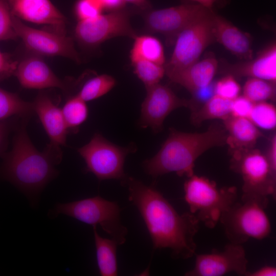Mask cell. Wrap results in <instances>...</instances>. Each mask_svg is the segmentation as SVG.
Returning a JSON list of instances; mask_svg holds the SVG:
<instances>
[{"mask_svg":"<svg viewBox=\"0 0 276 276\" xmlns=\"http://www.w3.org/2000/svg\"><path fill=\"white\" fill-rule=\"evenodd\" d=\"M196 255V254H195ZM248 260L242 244L227 243L221 251L196 255L194 267L186 276H222L229 272L245 275Z\"/></svg>","mask_w":276,"mask_h":276,"instance_id":"cell-13","label":"cell"},{"mask_svg":"<svg viewBox=\"0 0 276 276\" xmlns=\"http://www.w3.org/2000/svg\"><path fill=\"white\" fill-rule=\"evenodd\" d=\"M93 226L99 273L102 276H116L118 274L117 258L118 244L112 239L101 236L98 233L97 226Z\"/></svg>","mask_w":276,"mask_h":276,"instance_id":"cell-22","label":"cell"},{"mask_svg":"<svg viewBox=\"0 0 276 276\" xmlns=\"http://www.w3.org/2000/svg\"><path fill=\"white\" fill-rule=\"evenodd\" d=\"M12 15L7 1L0 0V41L17 38L12 25Z\"/></svg>","mask_w":276,"mask_h":276,"instance_id":"cell-32","label":"cell"},{"mask_svg":"<svg viewBox=\"0 0 276 276\" xmlns=\"http://www.w3.org/2000/svg\"><path fill=\"white\" fill-rule=\"evenodd\" d=\"M135 150L133 145L120 147L96 133L78 152L86 163L85 172L92 173L100 181L118 179L121 182L127 176L124 171L125 158Z\"/></svg>","mask_w":276,"mask_h":276,"instance_id":"cell-8","label":"cell"},{"mask_svg":"<svg viewBox=\"0 0 276 276\" xmlns=\"http://www.w3.org/2000/svg\"><path fill=\"white\" fill-rule=\"evenodd\" d=\"M190 212L208 228H214L222 215L238 200L235 187L219 188L214 181L193 174L183 185Z\"/></svg>","mask_w":276,"mask_h":276,"instance_id":"cell-4","label":"cell"},{"mask_svg":"<svg viewBox=\"0 0 276 276\" xmlns=\"http://www.w3.org/2000/svg\"><path fill=\"white\" fill-rule=\"evenodd\" d=\"M232 101L214 95L209 98L198 110L194 111L191 117L195 124L213 119L225 120L231 116Z\"/></svg>","mask_w":276,"mask_h":276,"instance_id":"cell-24","label":"cell"},{"mask_svg":"<svg viewBox=\"0 0 276 276\" xmlns=\"http://www.w3.org/2000/svg\"><path fill=\"white\" fill-rule=\"evenodd\" d=\"M214 29L216 42L240 58H252V38L249 34L216 13L214 16Z\"/></svg>","mask_w":276,"mask_h":276,"instance_id":"cell-19","label":"cell"},{"mask_svg":"<svg viewBox=\"0 0 276 276\" xmlns=\"http://www.w3.org/2000/svg\"><path fill=\"white\" fill-rule=\"evenodd\" d=\"M125 3H128L137 7L142 10H148L151 7V4L148 0H122Z\"/></svg>","mask_w":276,"mask_h":276,"instance_id":"cell-40","label":"cell"},{"mask_svg":"<svg viewBox=\"0 0 276 276\" xmlns=\"http://www.w3.org/2000/svg\"><path fill=\"white\" fill-rule=\"evenodd\" d=\"M104 9L110 12L123 9L125 3L122 0H99Z\"/></svg>","mask_w":276,"mask_h":276,"instance_id":"cell-39","label":"cell"},{"mask_svg":"<svg viewBox=\"0 0 276 276\" xmlns=\"http://www.w3.org/2000/svg\"><path fill=\"white\" fill-rule=\"evenodd\" d=\"M121 209L115 201L99 196L58 203L49 214L52 217L63 214L93 226L99 225L118 245L126 240L127 229L121 220Z\"/></svg>","mask_w":276,"mask_h":276,"instance_id":"cell-5","label":"cell"},{"mask_svg":"<svg viewBox=\"0 0 276 276\" xmlns=\"http://www.w3.org/2000/svg\"><path fill=\"white\" fill-rule=\"evenodd\" d=\"M227 132L226 144L231 152L253 148L262 136L257 127L246 118L231 116L223 121Z\"/></svg>","mask_w":276,"mask_h":276,"instance_id":"cell-21","label":"cell"},{"mask_svg":"<svg viewBox=\"0 0 276 276\" xmlns=\"http://www.w3.org/2000/svg\"><path fill=\"white\" fill-rule=\"evenodd\" d=\"M226 71L229 75L248 77L276 81V44L272 43L264 49L254 59L228 65Z\"/></svg>","mask_w":276,"mask_h":276,"instance_id":"cell-20","label":"cell"},{"mask_svg":"<svg viewBox=\"0 0 276 276\" xmlns=\"http://www.w3.org/2000/svg\"><path fill=\"white\" fill-rule=\"evenodd\" d=\"M12 25L17 38L32 52L44 56H62L80 62L73 39L65 34L30 27L13 15Z\"/></svg>","mask_w":276,"mask_h":276,"instance_id":"cell-12","label":"cell"},{"mask_svg":"<svg viewBox=\"0 0 276 276\" xmlns=\"http://www.w3.org/2000/svg\"><path fill=\"white\" fill-rule=\"evenodd\" d=\"M147 94L141 105L140 126L155 133L163 130L166 117L174 110L190 107V101L180 99L172 90L159 83L146 87Z\"/></svg>","mask_w":276,"mask_h":276,"instance_id":"cell-14","label":"cell"},{"mask_svg":"<svg viewBox=\"0 0 276 276\" xmlns=\"http://www.w3.org/2000/svg\"><path fill=\"white\" fill-rule=\"evenodd\" d=\"M188 3L200 5L208 9L213 10V8L219 0H188Z\"/></svg>","mask_w":276,"mask_h":276,"instance_id":"cell-41","label":"cell"},{"mask_svg":"<svg viewBox=\"0 0 276 276\" xmlns=\"http://www.w3.org/2000/svg\"><path fill=\"white\" fill-rule=\"evenodd\" d=\"M7 1L12 14L20 20L45 25L65 34L66 19L50 0Z\"/></svg>","mask_w":276,"mask_h":276,"instance_id":"cell-16","label":"cell"},{"mask_svg":"<svg viewBox=\"0 0 276 276\" xmlns=\"http://www.w3.org/2000/svg\"><path fill=\"white\" fill-rule=\"evenodd\" d=\"M33 113L32 102L24 101L16 94L0 88V122L13 117L30 118Z\"/></svg>","mask_w":276,"mask_h":276,"instance_id":"cell-25","label":"cell"},{"mask_svg":"<svg viewBox=\"0 0 276 276\" xmlns=\"http://www.w3.org/2000/svg\"><path fill=\"white\" fill-rule=\"evenodd\" d=\"M121 183L146 224L154 249H169L175 259H187L196 254L194 238L200 222L194 215L178 213L156 188L133 177L127 176Z\"/></svg>","mask_w":276,"mask_h":276,"instance_id":"cell-1","label":"cell"},{"mask_svg":"<svg viewBox=\"0 0 276 276\" xmlns=\"http://www.w3.org/2000/svg\"><path fill=\"white\" fill-rule=\"evenodd\" d=\"M29 119L21 118L15 130L11 150L1 156L0 176L18 188L35 205L40 193L58 175L55 166L60 161L34 146L26 129Z\"/></svg>","mask_w":276,"mask_h":276,"instance_id":"cell-2","label":"cell"},{"mask_svg":"<svg viewBox=\"0 0 276 276\" xmlns=\"http://www.w3.org/2000/svg\"><path fill=\"white\" fill-rule=\"evenodd\" d=\"M241 88L231 75H228L217 82L214 88V95L232 101L240 95Z\"/></svg>","mask_w":276,"mask_h":276,"instance_id":"cell-31","label":"cell"},{"mask_svg":"<svg viewBox=\"0 0 276 276\" xmlns=\"http://www.w3.org/2000/svg\"><path fill=\"white\" fill-rule=\"evenodd\" d=\"M226 129L219 124L200 133L171 129L158 152L144 162V170L154 178L171 172L189 177L194 174L196 159L210 149L226 144Z\"/></svg>","mask_w":276,"mask_h":276,"instance_id":"cell-3","label":"cell"},{"mask_svg":"<svg viewBox=\"0 0 276 276\" xmlns=\"http://www.w3.org/2000/svg\"><path fill=\"white\" fill-rule=\"evenodd\" d=\"M232 152L230 167L241 176V199H252L267 206L268 197L276 196V178L270 170L265 155L249 149Z\"/></svg>","mask_w":276,"mask_h":276,"instance_id":"cell-6","label":"cell"},{"mask_svg":"<svg viewBox=\"0 0 276 276\" xmlns=\"http://www.w3.org/2000/svg\"><path fill=\"white\" fill-rule=\"evenodd\" d=\"M61 111L68 133H77L88 116L86 102L76 95L68 98Z\"/></svg>","mask_w":276,"mask_h":276,"instance_id":"cell-26","label":"cell"},{"mask_svg":"<svg viewBox=\"0 0 276 276\" xmlns=\"http://www.w3.org/2000/svg\"><path fill=\"white\" fill-rule=\"evenodd\" d=\"M19 117H13L0 122V156L5 152L8 143V138L12 131H15L20 121Z\"/></svg>","mask_w":276,"mask_h":276,"instance_id":"cell-34","label":"cell"},{"mask_svg":"<svg viewBox=\"0 0 276 276\" xmlns=\"http://www.w3.org/2000/svg\"><path fill=\"white\" fill-rule=\"evenodd\" d=\"M254 104L243 95H239L232 101L231 116L248 118Z\"/></svg>","mask_w":276,"mask_h":276,"instance_id":"cell-35","label":"cell"},{"mask_svg":"<svg viewBox=\"0 0 276 276\" xmlns=\"http://www.w3.org/2000/svg\"><path fill=\"white\" fill-rule=\"evenodd\" d=\"M18 63L9 54L0 50V81L14 76Z\"/></svg>","mask_w":276,"mask_h":276,"instance_id":"cell-36","label":"cell"},{"mask_svg":"<svg viewBox=\"0 0 276 276\" xmlns=\"http://www.w3.org/2000/svg\"><path fill=\"white\" fill-rule=\"evenodd\" d=\"M130 52L131 62L145 60L164 65L165 56L163 45L156 37L150 35H137Z\"/></svg>","mask_w":276,"mask_h":276,"instance_id":"cell-23","label":"cell"},{"mask_svg":"<svg viewBox=\"0 0 276 276\" xmlns=\"http://www.w3.org/2000/svg\"><path fill=\"white\" fill-rule=\"evenodd\" d=\"M20 84L28 89L58 88L64 91L68 85L59 79L47 63L36 56H29L18 62L14 74Z\"/></svg>","mask_w":276,"mask_h":276,"instance_id":"cell-17","label":"cell"},{"mask_svg":"<svg viewBox=\"0 0 276 276\" xmlns=\"http://www.w3.org/2000/svg\"><path fill=\"white\" fill-rule=\"evenodd\" d=\"M276 275V268L266 265L254 271H247L245 276H273Z\"/></svg>","mask_w":276,"mask_h":276,"instance_id":"cell-38","label":"cell"},{"mask_svg":"<svg viewBox=\"0 0 276 276\" xmlns=\"http://www.w3.org/2000/svg\"><path fill=\"white\" fill-rule=\"evenodd\" d=\"M213 57L198 60L184 68L166 73L173 82L178 84L193 95L210 85L218 69Z\"/></svg>","mask_w":276,"mask_h":276,"instance_id":"cell-18","label":"cell"},{"mask_svg":"<svg viewBox=\"0 0 276 276\" xmlns=\"http://www.w3.org/2000/svg\"><path fill=\"white\" fill-rule=\"evenodd\" d=\"M133 72L147 87L159 83L165 74L164 65L145 60H138L131 62Z\"/></svg>","mask_w":276,"mask_h":276,"instance_id":"cell-29","label":"cell"},{"mask_svg":"<svg viewBox=\"0 0 276 276\" xmlns=\"http://www.w3.org/2000/svg\"><path fill=\"white\" fill-rule=\"evenodd\" d=\"M271 173L276 178V135L270 141L267 154L265 155Z\"/></svg>","mask_w":276,"mask_h":276,"instance_id":"cell-37","label":"cell"},{"mask_svg":"<svg viewBox=\"0 0 276 276\" xmlns=\"http://www.w3.org/2000/svg\"><path fill=\"white\" fill-rule=\"evenodd\" d=\"M248 119L257 127L273 130L276 126L275 107L266 101L254 103Z\"/></svg>","mask_w":276,"mask_h":276,"instance_id":"cell-30","label":"cell"},{"mask_svg":"<svg viewBox=\"0 0 276 276\" xmlns=\"http://www.w3.org/2000/svg\"><path fill=\"white\" fill-rule=\"evenodd\" d=\"M211 11L192 3L151 10L144 17L145 28L149 33L164 35L169 42L173 43L183 29Z\"/></svg>","mask_w":276,"mask_h":276,"instance_id":"cell-11","label":"cell"},{"mask_svg":"<svg viewBox=\"0 0 276 276\" xmlns=\"http://www.w3.org/2000/svg\"><path fill=\"white\" fill-rule=\"evenodd\" d=\"M130 13L123 9L92 19L79 21L75 30L77 40L83 45L95 47L118 36L134 39L137 35L130 22Z\"/></svg>","mask_w":276,"mask_h":276,"instance_id":"cell-10","label":"cell"},{"mask_svg":"<svg viewBox=\"0 0 276 276\" xmlns=\"http://www.w3.org/2000/svg\"><path fill=\"white\" fill-rule=\"evenodd\" d=\"M214 10L183 29L177 35L171 57L165 63V74L181 70L199 60L204 50L216 42Z\"/></svg>","mask_w":276,"mask_h":276,"instance_id":"cell-9","label":"cell"},{"mask_svg":"<svg viewBox=\"0 0 276 276\" xmlns=\"http://www.w3.org/2000/svg\"><path fill=\"white\" fill-rule=\"evenodd\" d=\"M243 96L254 103L273 100L275 83L256 78H249L243 86Z\"/></svg>","mask_w":276,"mask_h":276,"instance_id":"cell-28","label":"cell"},{"mask_svg":"<svg viewBox=\"0 0 276 276\" xmlns=\"http://www.w3.org/2000/svg\"><path fill=\"white\" fill-rule=\"evenodd\" d=\"M103 9L99 0H79L75 7L79 21L95 18L102 14Z\"/></svg>","mask_w":276,"mask_h":276,"instance_id":"cell-33","label":"cell"},{"mask_svg":"<svg viewBox=\"0 0 276 276\" xmlns=\"http://www.w3.org/2000/svg\"><path fill=\"white\" fill-rule=\"evenodd\" d=\"M267 206L251 199L237 201L221 216L226 237L230 242L242 244L250 239L262 240L270 234Z\"/></svg>","mask_w":276,"mask_h":276,"instance_id":"cell-7","label":"cell"},{"mask_svg":"<svg viewBox=\"0 0 276 276\" xmlns=\"http://www.w3.org/2000/svg\"><path fill=\"white\" fill-rule=\"evenodd\" d=\"M116 84L115 79L110 75H97L86 81L76 95L86 102L92 101L106 94Z\"/></svg>","mask_w":276,"mask_h":276,"instance_id":"cell-27","label":"cell"},{"mask_svg":"<svg viewBox=\"0 0 276 276\" xmlns=\"http://www.w3.org/2000/svg\"><path fill=\"white\" fill-rule=\"evenodd\" d=\"M32 103L34 113L37 114L50 140L45 150L62 157L60 147L66 145L68 132L61 109L43 92L38 95Z\"/></svg>","mask_w":276,"mask_h":276,"instance_id":"cell-15","label":"cell"}]
</instances>
